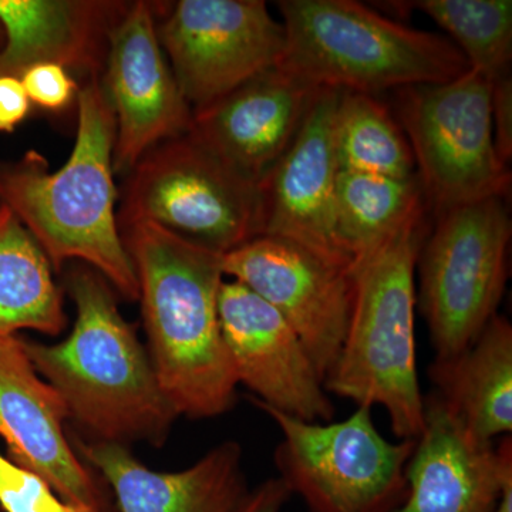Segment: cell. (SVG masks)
Listing matches in <instances>:
<instances>
[{"label": "cell", "instance_id": "cell-1", "mask_svg": "<svg viewBox=\"0 0 512 512\" xmlns=\"http://www.w3.org/2000/svg\"><path fill=\"white\" fill-rule=\"evenodd\" d=\"M114 141L116 119L100 79L87 80L69 160L57 171L36 150L0 161V205L28 229L53 269L79 259L136 302V271L117 222Z\"/></svg>", "mask_w": 512, "mask_h": 512}, {"label": "cell", "instance_id": "cell-2", "mask_svg": "<svg viewBox=\"0 0 512 512\" xmlns=\"http://www.w3.org/2000/svg\"><path fill=\"white\" fill-rule=\"evenodd\" d=\"M138 282L150 360L178 416L211 419L234 406L238 380L222 339V255L153 224L121 229Z\"/></svg>", "mask_w": 512, "mask_h": 512}, {"label": "cell", "instance_id": "cell-3", "mask_svg": "<svg viewBox=\"0 0 512 512\" xmlns=\"http://www.w3.org/2000/svg\"><path fill=\"white\" fill-rule=\"evenodd\" d=\"M67 285L77 309L69 338L56 345L25 340L37 373L60 394L69 417L97 441L163 443L178 414L106 279L79 268Z\"/></svg>", "mask_w": 512, "mask_h": 512}, {"label": "cell", "instance_id": "cell-4", "mask_svg": "<svg viewBox=\"0 0 512 512\" xmlns=\"http://www.w3.org/2000/svg\"><path fill=\"white\" fill-rule=\"evenodd\" d=\"M426 237V221L417 222L353 269L348 332L338 362L323 383L326 392L357 407H383L399 440H416L424 423L414 276Z\"/></svg>", "mask_w": 512, "mask_h": 512}, {"label": "cell", "instance_id": "cell-5", "mask_svg": "<svg viewBox=\"0 0 512 512\" xmlns=\"http://www.w3.org/2000/svg\"><path fill=\"white\" fill-rule=\"evenodd\" d=\"M279 66L318 89L370 94L456 79L470 67L446 37L383 18L353 0H282Z\"/></svg>", "mask_w": 512, "mask_h": 512}, {"label": "cell", "instance_id": "cell-6", "mask_svg": "<svg viewBox=\"0 0 512 512\" xmlns=\"http://www.w3.org/2000/svg\"><path fill=\"white\" fill-rule=\"evenodd\" d=\"M126 175L120 231L153 224L221 255L264 231L261 185L187 133L151 148Z\"/></svg>", "mask_w": 512, "mask_h": 512}, {"label": "cell", "instance_id": "cell-7", "mask_svg": "<svg viewBox=\"0 0 512 512\" xmlns=\"http://www.w3.org/2000/svg\"><path fill=\"white\" fill-rule=\"evenodd\" d=\"M282 433L279 478L311 512H394L406 500V468L416 440L384 439L372 409L342 421L309 423L258 402Z\"/></svg>", "mask_w": 512, "mask_h": 512}, {"label": "cell", "instance_id": "cell-8", "mask_svg": "<svg viewBox=\"0 0 512 512\" xmlns=\"http://www.w3.org/2000/svg\"><path fill=\"white\" fill-rule=\"evenodd\" d=\"M511 220L503 197L439 215L417 256L419 305L436 359L470 348L497 316L508 278Z\"/></svg>", "mask_w": 512, "mask_h": 512}, {"label": "cell", "instance_id": "cell-9", "mask_svg": "<svg viewBox=\"0 0 512 512\" xmlns=\"http://www.w3.org/2000/svg\"><path fill=\"white\" fill-rule=\"evenodd\" d=\"M399 117L424 197L437 215L507 198L510 165L495 147L487 76L468 69L448 82L399 89Z\"/></svg>", "mask_w": 512, "mask_h": 512}, {"label": "cell", "instance_id": "cell-10", "mask_svg": "<svg viewBox=\"0 0 512 512\" xmlns=\"http://www.w3.org/2000/svg\"><path fill=\"white\" fill-rule=\"evenodd\" d=\"M158 39L192 111L279 66L285 28L262 0H180Z\"/></svg>", "mask_w": 512, "mask_h": 512}, {"label": "cell", "instance_id": "cell-11", "mask_svg": "<svg viewBox=\"0 0 512 512\" xmlns=\"http://www.w3.org/2000/svg\"><path fill=\"white\" fill-rule=\"evenodd\" d=\"M222 269L284 316L325 383L348 332L353 301L349 272L295 242L268 235L222 255Z\"/></svg>", "mask_w": 512, "mask_h": 512}, {"label": "cell", "instance_id": "cell-12", "mask_svg": "<svg viewBox=\"0 0 512 512\" xmlns=\"http://www.w3.org/2000/svg\"><path fill=\"white\" fill-rule=\"evenodd\" d=\"M154 12V3L130 2L111 30L100 84L116 119L114 173L127 174L147 151L183 136L191 124Z\"/></svg>", "mask_w": 512, "mask_h": 512}, {"label": "cell", "instance_id": "cell-13", "mask_svg": "<svg viewBox=\"0 0 512 512\" xmlns=\"http://www.w3.org/2000/svg\"><path fill=\"white\" fill-rule=\"evenodd\" d=\"M218 318L238 384L255 400L309 423L333 420L335 406L311 356L274 306L241 282L224 279Z\"/></svg>", "mask_w": 512, "mask_h": 512}, {"label": "cell", "instance_id": "cell-14", "mask_svg": "<svg viewBox=\"0 0 512 512\" xmlns=\"http://www.w3.org/2000/svg\"><path fill=\"white\" fill-rule=\"evenodd\" d=\"M60 394L37 373L18 335L0 336V437L10 461L36 474L63 501L84 512H113L99 481L66 434Z\"/></svg>", "mask_w": 512, "mask_h": 512}, {"label": "cell", "instance_id": "cell-15", "mask_svg": "<svg viewBox=\"0 0 512 512\" xmlns=\"http://www.w3.org/2000/svg\"><path fill=\"white\" fill-rule=\"evenodd\" d=\"M340 90L320 89L298 136L261 185L262 235L309 249L350 274L336 231L339 165L333 148V117Z\"/></svg>", "mask_w": 512, "mask_h": 512}, {"label": "cell", "instance_id": "cell-16", "mask_svg": "<svg viewBox=\"0 0 512 512\" xmlns=\"http://www.w3.org/2000/svg\"><path fill=\"white\" fill-rule=\"evenodd\" d=\"M407 495L394 512H493L512 483V441L478 440L437 394L424 397V423L406 468Z\"/></svg>", "mask_w": 512, "mask_h": 512}, {"label": "cell", "instance_id": "cell-17", "mask_svg": "<svg viewBox=\"0 0 512 512\" xmlns=\"http://www.w3.org/2000/svg\"><path fill=\"white\" fill-rule=\"evenodd\" d=\"M319 90L281 66L272 67L192 111L187 134L261 183L298 136Z\"/></svg>", "mask_w": 512, "mask_h": 512}, {"label": "cell", "instance_id": "cell-18", "mask_svg": "<svg viewBox=\"0 0 512 512\" xmlns=\"http://www.w3.org/2000/svg\"><path fill=\"white\" fill-rule=\"evenodd\" d=\"M128 3L0 0V76L19 77L35 64L55 63L84 82L100 79L111 30Z\"/></svg>", "mask_w": 512, "mask_h": 512}, {"label": "cell", "instance_id": "cell-19", "mask_svg": "<svg viewBox=\"0 0 512 512\" xmlns=\"http://www.w3.org/2000/svg\"><path fill=\"white\" fill-rule=\"evenodd\" d=\"M77 447L113 488L120 512H234L248 493L234 441L180 473L148 470L124 444L77 441Z\"/></svg>", "mask_w": 512, "mask_h": 512}, {"label": "cell", "instance_id": "cell-20", "mask_svg": "<svg viewBox=\"0 0 512 512\" xmlns=\"http://www.w3.org/2000/svg\"><path fill=\"white\" fill-rule=\"evenodd\" d=\"M436 393L468 431L485 443L512 431V326L494 316L476 342L447 360H434Z\"/></svg>", "mask_w": 512, "mask_h": 512}, {"label": "cell", "instance_id": "cell-21", "mask_svg": "<svg viewBox=\"0 0 512 512\" xmlns=\"http://www.w3.org/2000/svg\"><path fill=\"white\" fill-rule=\"evenodd\" d=\"M426 197L410 178L340 171L336 184V231L353 269L424 220Z\"/></svg>", "mask_w": 512, "mask_h": 512}, {"label": "cell", "instance_id": "cell-22", "mask_svg": "<svg viewBox=\"0 0 512 512\" xmlns=\"http://www.w3.org/2000/svg\"><path fill=\"white\" fill-rule=\"evenodd\" d=\"M63 296L49 259L18 218L0 205V336L66 326Z\"/></svg>", "mask_w": 512, "mask_h": 512}, {"label": "cell", "instance_id": "cell-23", "mask_svg": "<svg viewBox=\"0 0 512 512\" xmlns=\"http://www.w3.org/2000/svg\"><path fill=\"white\" fill-rule=\"evenodd\" d=\"M333 148L340 171L394 178L417 175L402 126L370 94L340 92L333 117Z\"/></svg>", "mask_w": 512, "mask_h": 512}, {"label": "cell", "instance_id": "cell-24", "mask_svg": "<svg viewBox=\"0 0 512 512\" xmlns=\"http://www.w3.org/2000/svg\"><path fill=\"white\" fill-rule=\"evenodd\" d=\"M410 5L446 30L470 69L491 82L510 74L511 0H421Z\"/></svg>", "mask_w": 512, "mask_h": 512}, {"label": "cell", "instance_id": "cell-25", "mask_svg": "<svg viewBox=\"0 0 512 512\" xmlns=\"http://www.w3.org/2000/svg\"><path fill=\"white\" fill-rule=\"evenodd\" d=\"M0 507L5 512H84L57 497L43 478L0 454Z\"/></svg>", "mask_w": 512, "mask_h": 512}, {"label": "cell", "instance_id": "cell-26", "mask_svg": "<svg viewBox=\"0 0 512 512\" xmlns=\"http://www.w3.org/2000/svg\"><path fill=\"white\" fill-rule=\"evenodd\" d=\"M32 106L47 111H63L77 101L80 83L69 70L55 63H40L20 73Z\"/></svg>", "mask_w": 512, "mask_h": 512}, {"label": "cell", "instance_id": "cell-27", "mask_svg": "<svg viewBox=\"0 0 512 512\" xmlns=\"http://www.w3.org/2000/svg\"><path fill=\"white\" fill-rule=\"evenodd\" d=\"M491 120L498 156L510 165L512 157V82L511 74L491 82Z\"/></svg>", "mask_w": 512, "mask_h": 512}, {"label": "cell", "instance_id": "cell-28", "mask_svg": "<svg viewBox=\"0 0 512 512\" xmlns=\"http://www.w3.org/2000/svg\"><path fill=\"white\" fill-rule=\"evenodd\" d=\"M32 110L18 76H0V133H13Z\"/></svg>", "mask_w": 512, "mask_h": 512}, {"label": "cell", "instance_id": "cell-29", "mask_svg": "<svg viewBox=\"0 0 512 512\" xmlns=\"http://www.w3.org/2000/svg\"><path fill=\"white\" fill-rule=\"evenodd\" d=\"M292 494L281 478H269L247 493L234 512H282Z\"/></svg>", "mask_w": 512, "mask_h": 512}, {"label": "cell", "instance_id": "cell-30", "mask_svg": "<svg viewBox=\"0 0 512 512\" xmlns=\"http://www.w3.org/2000/svg\"><path fill=\"white\" fill-rule=\"evenodd\" d=\"M493 512H512V483L504 488L500 501Z\"/></svg>", "mask_w": 512, "mask_h": 512}, {"label": "cell", "instance_id": "cell-31", "mask_svg": "<svg viewBox=\"0 0 512 512\" xmlns=\"http://www.w3.org/2000/svg\"><path fill=\"white\" fill-rule=\"evenodd\" d=\"M3 45V30L0 28V47Z\"/></svg>", "mask_w": 512, "mask_h": 512}]
</instances>
